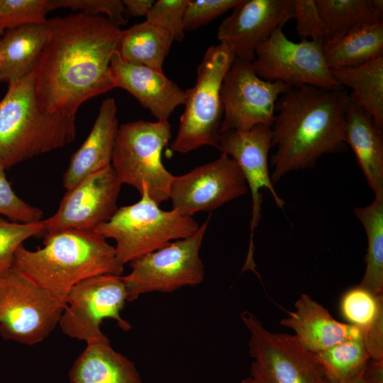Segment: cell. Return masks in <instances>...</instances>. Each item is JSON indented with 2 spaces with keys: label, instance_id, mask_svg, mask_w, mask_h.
Instances as JSON below:
<instances>
[{
  "label": "cell",
  "instance_id": "cell-24",
  "mask_svg": "<svg viewBox=\"0 0 383 383\" xmlns=\"http://www.w3.org/2000/svg\"><path fill=\"white\" fill-rule=\"evenodd\" d=\"M172 42L168 31L145 21L121 30L116 51L128 62L163 72Z\"/></svg>",
  "mask_w": 383,
  "mask_h": 383
},
{
  "label": "cell",
  "instance_id": "cell-10",
  "mask_svg": "<svg viewBox=\"0 0 383 383\" xmlns=\"http://www.w3.org/2000/svg\"><path fill=\"white\" fill-rule=\"evenodd\" d=\"M209 218L188 238L177 240L131 262V272L121 278L127 301L145 293H170L203 282L204 265L199 256Z\"/></svg>",
  "mask_w": 383,
  "mask_h": 383
},
{
  "label": "cell",
  "instance_id": "cell-19",
  "mask_svg": "<svg viewBox=\"0 0 383 383\" xmlns=\"http://www.w3.org/2000/svg\"><path fill=\"white\" fill-rule=\"evenodd\" d=\"M294 309L279 324L292 329L299 343L311 353L362 336L360 328L335 320L327 309L306 294L300 295Z\"/></svg>",
  "mask_w": 383,
  "mask_h": 383
},
{
  "label": "cell",
  "instance_id": "cell-31",
  "mask_svg": "<svg viewBox=\"0 0 383 383\" xmlns=\"http://www.w3.org/2000/svg\"><path fill=\"white\" fill-rule=\"evenodd\" d=\"M45 231V219L24 223L7 221L0 216V273L13 266L14 253L24 240Z\"/></svg>",
  "mask_w": 383,
  "mask_h": 383
},
{
  "label": "cell",
  "instance_id": "cell-38",
  "mask_svg": "<svg viewBox=\"0 0 383 383\" xmlns=\"http://www.w3.org/2000/svg\"><path fill=\"white\" fill-rule=\"evenodd\" d=\"M360 329L362 341L370 358L383 360V302L380 304L373 320Z\"/></svg>",
  "mask_w": 383,
  "mask_h": 383
},
{
  "label": "cell",
  "instance_id": "cell-14",
  "mask_svg": "<svg viewBox=\"0 0 383 383\" xmlns=\"http://www.w3.org/2000/svg\"><path fill=\"white\" fill-rule=\"evenodd\" d=\"M248 192L244 176L228 155L174 176L169 199L172 209L192 216L199 211H211Z\"/></svg>",
  "mask_w": 383,
  "mask_h": 383
},
{
  "label": "cell",
  "instance_id": "cell-33",
  "mask_svg": "<svg viewBox=\"0 0 383 383\" xmlns=\"http://www.w3.org/2000/svg\"><path fill=\"white\" fill-rule=\"evenodd\" d=\"M189 0H158L146 15V21L168 31L173 40L184 37L183 18Z\"/></svg>",
  "mask_w": 383,
  "mask_h": 383
},
{
  "label": "cell",
  "instance_id": "cell-15",
  "mask_svg": "<svg viewBox=\"0 0 383 383\" xmlns=\"http://www.w3.org/2000/svg\"><path fill=\"white\" fill-rule=\"evenodd\" d=\"M121 184L111 165L86 177L67 190L55 213L45 219V231H95L118 209Z\"/></svg>",
  "mask_w": 383,
  "mask_h": 383
},
{
  "label": "cell",
  "instance_id": "cell-12",
  "mask_svg": "<svg viewBox=\"0 0 383 383\" xmlns=\"http://www.w3.org/2000/svg\"><path fill=\"white\" fill-rule=\"evenodd\" d=\"M262 79L279 81L290 87L313 86L326 89L343 88L333 78L323 52V44L311 40L294 42L282 29H276L255 50L252 62Z\"/></svg>",
  "mask_w": 383,
  "mask_h": 383
},
{
  "label": "cell",
  "instance_id": "cell-28",
  "mask_svg": "<svg viewBox=\"0 0 383 383\" xmlns=\"http://www.w3.org/2000/svg\"><path fill=\"white\" fill-rule=\"evenodd\" d=\"M354 213L361 222L367 238L365 271L360 287L377 296L383 295V194L364 207H355Z\"/></svg>",
  "mask_w": 383,
  "mask_h": 383
},
{
  "label": "cell",
  "instance_id": "cell-39",
  "mask_svg": "<svg viewBox=\"0 0 383 383\" xmlns=\"http://www.w3.org/2000/svg\"><path fill=\"white\" fill-rule=\"evenodd\" d=\"M364 383H383V360L370 359L363 370Z\"/></svg>",
  "mask_w": 383,
  "mask_h": 383
},
{
  "label": "cell",
  "instance_id": "cell-4",
  "mask_svg": "<svg viewBox=\"0 0 383 383\" xmlns=\"http://www.w3.org/2000/svg\"><path fill=\"white\" fill-rule=\"evenodd\" d=\"M76 135V117L39 107L33 72L8 84L0 101V168L64 148Z\"/></svg>",
  "mask_w": 383,
  "mask_h": 383
},
{
  "label": "cell",
  "instance_id": "cell-21",
  "mask_svg": "<svg viewBox=\"0 0 383 383\" xmlns=\"http://www.w3.org/2000/svg\"><path fill=\"white\" fill-rule=\"evenodd\" d=\"M345 120V142L353 150L368 186L383 194V130L350 93Z\"/></svg>",
  "mask_w": 383,
  "mask_h": 383
},
{
  "label": "cell",
  "instance_id": "cell-40",
  "mask_svg": "<svg viewBox=\"0 0 383 383\" xmlns=\"http://www.w3.org/2000/svg\"><path fill=\"white\" fill-rule=\"evenodd\" d=\"M127 14L138 17L147 15L155 3L153 0H123Z\"/></svg>",
  "mask_w": 383,
  "mask_h": 383
},
{
  "label": "cell",
  "instance_id": "cell-9",
  "mask_svg": "<svg viewBox=\"0 0 383 383\" xmlns=\"http://www.w3.org/2000/svg\"><path fill=\"white\" fill-rule=\"evenodd\" d=\"M240 319L250 333V374L238 383H325V374L313 355L294 335L266 329L252 313Z\"/></svg>",
  "mask_w": 383,
  "mask_h": 383
},
{
  "label": "cell",
  "instance_id": "cell-6",
  "mask_svg": "<svg viewBox=\"0 0 383 383\" xmlns=\"http://www.w3.org/2000/svg\"><path fill=\"white\" fill-rule=\"evenodd\" d=\"M171 138L169 121L140 120L119 126L111 166L121 184L139 193L145 185L158 204L167 200L174 175L163 165L162 152Z\"/></svg>",
  "mask_w": 383,
  "mask_h": 383
},
{
  "label": "cell",
  "instance_id": "cell-13",
  "mask_svg": "<svg viewBox=\"0 0 383 383\" xmlns=\"http://www.w3.org/2000/svg\"><path fill=\"white\" fill-rule=\"evenodd\" d=\"M290 88L279 81L261 79L252 62L235 57L221 87L223 115L220 133L230 130L247 131L257 125L271 127L279 96Z\"/></svg>",
  "mask_w": 383,
  "mask_h": 383
},
{
  "label": "cell",
  "instance_id": "cell-5",
  "mask_svg": "<svg viewBox=\"0 0 383 383\" xmlns=\"http://www.w3.org/2000/svg\"><path fill=\"white\" fill-rule=\"evenodd\" d=\"M141 199L121 206L95 231L116 241V256L123 265L168 245L189 237L199 227L192 216L174 209L164 211L152 199L143 185Z\"/></svg>",
  "mask_w": 383,
  "mask_h": 383
},
{
  "label": "cell",
  "instance_id": "cell-18",
  "mask_svg": "<svg viewBox=\"0 0 383 383\" xmlns=\"http://www.w3.org/2000/svg\"><path fill=\"white\" fill-rule=\"evenodd\" d=\"M109 74L114 88L129 92L158 121H168L174 109L184 105L185 91L163 72L128 62L117 51L111 59Z\"/></svg>",
  "mask_w": 383,
  "mask_h": 383
},
{
  "label": "cell",
  "instance_id": "cell-25",
  "mask_svg": "<svg viewBox=\"0 0 383 383\" xmlns=\"http://www.w3.org/2000/svg\"><path fill=\"white\" fill-rule=\"evenodd\" d=\"M323 20L326 43L360 27L382 23V0H315Z\"/></svg>",
  "mask_w": 383,
  "mask_h": 383
},
{
  "label": "cell",
  "instance_id": "cell-26",
  "mask_svg": "<svg viewBox=\"0 0 383 383\" xmlns=\"http://www.w3.org/2000/svg\"><path fill=\"white\" fill-rule=\"evenodd\" d=\"M330 71L343 87L353 89L351 94L355 100L383 130V56L357 66Z\"/></svg>",
  "mask_w": 383,
  "mask_h": 383
},
{
  "label": "cell",
  "instance_id": "cell-7",
  "mask_svg": "<svg viewBox=\"0 0 383 383\" xmlns=\"http://www.w3.org/2000/svg\"><path fill=\"white\" fill-rule=\"evenodd\" d=\"M234 58L220 43L206 51L196 70L195 84L185 91L177 134L170 144L173 152L187 153L205 145L217 148L223 115L221 87Z\"/></svg>",
  "mask_w": 383,
  "mask_h": 383
},
{
  "label": "cell",
  "instance_id": "cell-16",
  "mask_svg": "<svg viewBox=\"0 0 383 383\" xmlns=\"http://www.w3.org/2000/svg\"><path fill=\"white\" fill-rule=\"evenodd\" d=\"M272 139L271 127L257 125L247 131L230 130L220 133L216 148L236 162L251 193V234L246 264L252 260L253 232L262 218L263 199L261 189H266L270 192L279 209L284 210L285 204L276 192L269 172L268 154L272 148Z\"/></svg>",
  "mask_w": 383,
  "mask_h": 383
},
{
  "label": "cell",
  "instance_id": "cell-36",
  "mask_svg": "<svg viewBox=\"0 0 383 383\" xmlns=\"http://www.w3.org/2000/svg\"><path fill=\"white\" fill-rule=\"evenodd\" d=\"M239 2L240 0H189L183 18L184 31L207 25Z\"/></svg>",
  "mask_w": 383,
  "mask_h": 383
},
{
  "label": "cell",
  "instance_id": "cell-27",
  "mask_svg": "<svg viewBox=\"0 0 383 383\" xmlns=\"http://www.w3.org/2000/svg\"><path fill=\"white\" fill-rule=\"evenodd\" d=\"M323 52L329 69L357 66L383 56V22L323 43Z\"/></svg>",
  "mask_w": 383,
  "mask_h": 383
},
{
  "label": "cell",
  "instance_id": "cell-1",
  "mask_svg": "<svg viewBox=\"0 0 383 383\" xmlns=\"http://www.w3.org/2000/svg\"><path fill=\"white\" fill-rule=\"evenodd\" d=\"M48 37L33 70L43 111L75 117L83 103L111 89L121 29L106 16L78 12L47 21Z\"/></svg>",
  "mask_w": 383,
  "mask_h": 383
},
{
  "label": "cell",
  "instance_id": "cell-32",
  "mask_svg": "<svg viewBox=\"0 0 383 383\" xmlns=\"http://www.w3.org/2000/svg\"><path fill=\"white\" fill-rule=\"evenodd\" d=\"M383 295L374 296L359 285L349 289L340 301V311L350 324L362 328L374 318Z\"/></svg>",
  "mask_w": 383,
  "mask_h": 383
},
{
  "label": "cell",
  "instance_id": "cell-42",
  "mask_svg": "<svg viewBox=\"0 0 383 383\" xmlns=\"http://www.w3.org/2000/svg\"><path fill=\"white\" fill-rule=\"evenodd\" d=\"M0 70H1V61H0ZM1 79H0V83H1Z\"/></svg>",
  "mask_w": 383,
  "mask_h": 383
},
{
  "label": "cell",
  "instance_id": "cell-34",
  "mask_svg": "<svg viewBox=\"0 0 383 383\" xmlns=\"http://www.w3.org/2000/svg\"><path fill=\"white\" fill-rule=\"evenodd\" d=\"M70 9L89 15L104 13L114 25L127 22V13L121 0H48V11L56 9Z\"/></svg>",
  "mask_w": 383,
  "mask_h": 383
},
{
  "label": "cell",
  "instance_id": "cell-23",
  "mask_svg": "<svg viewBox=\"0 0 383 383\" xmlns=\"http://www.w3.org/2000/svg\"><path fill=\"white\" fill-rule=\"evenodd\" d=\"M47 24H27L0 38V79L8 84L30 74L45 44Z\"/></svg>",
  "mask_w": 383,
  "mask_h": 383
},
{
  "label": "cell",
  "instance_id": "cell-29",
  "mask_svg": "<svg viewBox=\"0 0 383 383\" xmlns=\"http://www.w3.org/2000/svg\"><path fill=\"white\" fill-rule=\"evenodd\" d=\"M312 354L322 367L325 378L332 381L340 380L360 372L370 359L362 336L347 339Z\"/></svg>",
  "mask_w": 383,
  "mask_h": 383
},
{
  "label": "cell",
  "instance_id": "cell-8",
  "mask_svg": "<svg viewBox=\"0 0 383 383\" xmlns=\"http://www.w3.org/2000/svg\"><path fill=\"white\" fill-rule=\"evenodd\" d=\"M65 304L13 265L0 273V333L32 345L59 323Z\"/></svg>",
  "mask_w": 383,
  "mask_h": 383
},
{
  "label": "cell",
  "instance_id": "cell-35",
  "mask_svg": "<svg viewBox=\"0 0 383 383\" xmlns=\"http://www.w3.org/2000/svg\"><path fill=\"white\" fill-rule=\"evenodd\" d=\"M4 169L0 168V215L11 221L35 223L40 221L43 212L22 200L8 182Z\"/></svg>",
  "mask_w": 383,
  "mask_h": 383
},
{
  "label": "cell",
  "instance_id": "cell-41",
  "mask_svg": "<svg viewBox=\"0 0 383 383\" xmlns=\"http://www.w3.org/2000/svg\"><path fill=\"white\" fill-rule=\"evenodd\" d=\"M363 370L364 369L353 375H351L347 378H345L340 380L332 381V380L326 379L325 378V383H364L363 377H362Z\"/></svg>",
  "mask_w": 383,
  "mask_h": 383
},
{
  "label": "cell",
  "instance_id": "cell-3",
  "mask_svg": "<svg viewBox=\"0 0 383 383\" xmlns=\"http://www.w3.org/2000/svg\"><path fill=\"white\" fill-rule=\"evenodd\" d=\"M43 245L34 251L21 245L13 265L65 305L68 292L79 282L101 274L121 276L123 271L115 248L96 231L47 232Z\"/></svg>",
  "mask_w": 383,
  "mask_h": 383
},
{
  "label": "cell",
  "instance_id": "cell-37",
  "mask_svg": "<svg viewBox=\"0 0 383 383\" xmlns=\"http://www.w3.org/2000/svg\"><path fill=\"white\" fill-rule=\"evenodd\" d=\"M293 18L301 40L310 38L317 43H326L325 26L315 0H293Z\"/></svg>",
  "mask_w": 383,
  "mask_h": 383
},
{
  "label": "cell",
  "instance_id": "cell-20",
  "mask_svg": "<svg viewBox=\"0 0 383 383\" xmlns=\"http://www.w3.org/2000/svg\"><path fill=\"white\" fill-rule=\"evenodd\" d=\"M118 127L116 101L106 98L101 104L89 135L70 158L62 179L67 190L111 165Z\"/></svg>",
  "mask_w": 383,
  "mask_h": 383
},
{
  "label": "cell",
  "instance_id": "cell-2",
  "mask_svg": "<svg viewBox=\"0 0 383 383\" xmlns=\"http://www.w3.org/2000/svg\"><path fill=\"white\" fill-rule=\"evenodd\" d=\"M350 93L344 87H291L275 104L270 162L274 184L287 173L313 168L326 154L346 152L345 126Z\"/></svg>",
  "mask_w": 383,
  "mask_h": 383
},
{
  "label": "cell",
  "instance_id": "cell-11",
  "mask_svg": "<svg viewBox=\"0 0 383 383\" xmlns=\"http://www.w3.org/2000/svg\"><path fill=\"white\" fill-rule=\"evenodd\" d=\"M127 301V291L121 276L101 274L76 284L68 292L59 321L62 332L87 343L106 337L100 326L105 318L117 321L123 331L131 328L120 312Z\"/></svg>",
  "mask_w": 383,
  "mask_h": 383
},
{
  "label": "cell",
  "instance_id": "cell-30",
  "mask_svg": "<svg viewBox=\"0 0 383 383\" xmlns=\"http://www.w3.org/2000/svg\"><path fill=\"white\" fill-rule=\"evenodd\" d=\"M48 0H0V38L27 24L47 23Z\"/></svg>",
  "mask_w": 383,
  "mask_h": 383
},
{
  "label": "cell",
  "instance_id": "cell-17",
  "mask_svg": "<svg viewBox=\"0 0 383 383\" xmlns=\"http://www.w3.org/2000/svg\"><path fill=\"white\" fill-rule=\"evenodd\" d=\"M293 19V0H240L217 37L238 59L252 62L256 49Z\"/></svg>",
  "mask_w": 383,
  "mask_h": 383
},
{
  "label": "cell",
  "instance_id": "cell-22",
  "mask_svg": "<svg viewBox=\"0 0 383 383\" xmlns=\"http://www.w3.org/2000/svg\"><path fill=\"white\" fill-rule=\"evenodd\" d=\"M69 379L70 383H143L134 362L115 350L107 336L87 344Z\"/></svg>",
  "mask_w": 383,
  "mask_h": 383
}]
</instances>
